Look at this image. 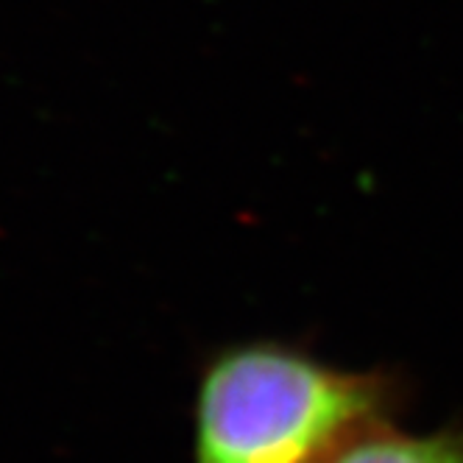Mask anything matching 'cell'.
I'll use <instances>...</instances> for the list:
<instances>
[{
	"label": "cell",
	"mask_w": 463,
	"mask_h": 463,
	"mask_svg": "<svg viewBox=\"0 0 463 463\" xmlns=\"http://www.w3.org/2000/svg\"><path fill=\"white\" fill-rule=\"evenodd\" d=\"M393 385L282 341L232 344L195 391V463H329L385 421Z\"/></svg>",
	"instance_id": "cell-1"
},
{
	"label": "cell",
	"mask_w": 463,
	"mask_h": 463,
	"mask_svg": "<svg viewBox=\"0 0 463 463\" xmlns=\"http://www.w3.org/2000/svg\"><path fill=\"white\" fill-rule=\"evenodd\" d=\"M329 463H463V436L452 430L411 436L383 421L349 441Z\"/></svg>",
	"instance_id": "cell-2"
}]
</instances>
